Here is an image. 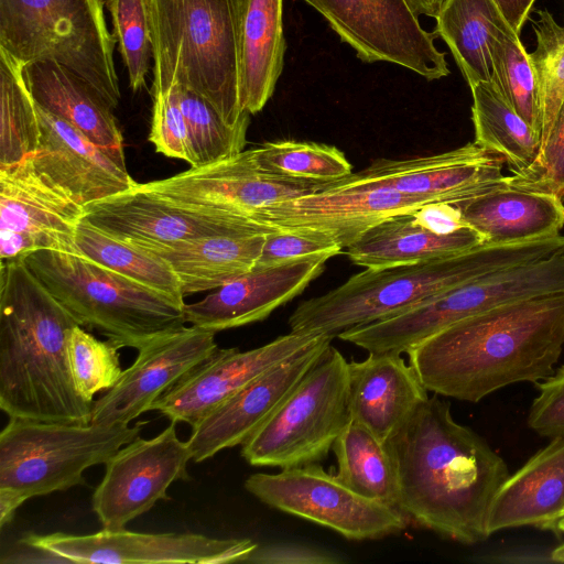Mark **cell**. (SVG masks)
<instances>
[{"instance_id":"obj_1","label":"cell","mask_w":564,"mask_h":564,"mask_svg":"<svg viewBox=\"0 0 564 564\" xmlns=\"http://www.w3.org/2000/svg\"><path fill=\"white\" fill-rule=\"evenodd\" d=\"M388 444L408 522L464 544L490 535V508L510 473L481 436L454 420L447 401L429 397Z\"/></svg>"},{"instance_id":"obj_2","label":"cell","mask_w":564,"mask_h":564,"mask_svg":"<svg viewBox=\"0 0 564 564\" xmlns=\"http://www.w3.org/2000/svg\"><path fill=\"white\" fill-rule=\"evenodd\" d=\"M564 346V293L534 296L468 316L406 355L429 392L478 402L555 372Z\"/></svg>"},{"instance_id":"obj_3","label":"cell","mask_w":564,"mask_h":564,"mask_svg":"<svg viewBox=\"0 0 564 564\" xmlns=\"http://www.w3.org/2000/svg\"><path fill=\"white\" fill-rule=\"evenodd\" d=\"M79 325L23 259L0 269V408L10 417L90 423L76 390L68 338Z\"/></svg>"},{"instance_id":"obj_4","label":"cell","mask_w":564,"mask_h":564,"mask_svg":"<svg viewBox=\"0 0 564 564\" xmlns=\"http://www.w3.org/2000/svg\"><path fill=\"white\" fill-rule=\"evenodd\" d=\"M564 251V236L511 245H480L421 262L365 268L329 292L302 302L289 317L291 332L337 336L398 315L492 271Z\"/></svg>"},{"instance_id":"obj_5","label":"cell","mask_w":564,"mask_h":564,"mask_svg":"<svg viewBox=\"0 0 564 564\" xmlns=\"http://www.w3.org/2000/svg\"><path fill=\"white\" fill-rule=\"evenodd\" d=\"M239 34L240 0H151L152 96L180 85L240 122Z\"/></svg>"},{"instance_id":"obj_6","label":"cell","mask_w":564,"mask_h":564,"mask_svg":"<svg viewBox=\"0 0 564 564\" xmlns=\"http://www.w3.org/2000/svg\"><path fill=\"white\" fill-rule=\"evenodd\" d=\"M29 269L80 326L97 329L117 347L141 348L185 326V303L75 252L40 250L23 258Z\"/></svg>"},{"instance_id":"obj_7","label":"cell","mask_w":564,"mask_h":564,"mask_svg":"<svg viewBox=\"0 0 564 564\" xmlns=\"http://www.w3.org/2000/svg\"><path fill=\"white\" fill-rule=\"evenodd\" d=\"M104 0H0V48L23 64L57 63L87 80L115 109L117 40Z\"/></svg>"},{"instance_id":"obj_8","label":"cell","mask_w":564,"mask_h":564,"mask_svg":"<svg viewBox=\"0 0 564 564\" xmlns=\"http://www.w3.org/2000/svg\"><path fill=\"white\" fill-rule=\"evenodd\" d=\"M145 423L102 425L10 417L0 433V488L29 499L84 485L83 473L106 464L139 437Z\"/></svg>"},{"instance_id":"obj_9","label":"cell","mask_w":564,"mask_h":564,"mask_svg":"<svg viewBox=\"0 0 564 564\" xmlns=\"http://www.w3.org/2000/svg\"><path fill=\"white\" fill-rule=\"evenodd\" d=\"M349 422L348 361L329 345L241 445V456L250 465L280 469L319 463Z\"/></svg>"},{"instance_id":"obj_10","label":"cell","mask_w":564,"mask_h":564,"mask_svg":"<svg viewBox=\"0 0 564 564\" xmlns=\"http://www.w3.org/2000/svg\"><path fill=\"white\" fill-rule=\"evenodd\" d=\"M564 293V251L489 272L371 326L382 351L406 354L443 328L508 303Z\"/></svg>"},{"instance_id":"obj_11","label":"cell","mask_w":564,"mask_h":564,"mask_svg":"<svg viewBox=\"0 0 564 564\" xmlns=\"http://www.w3.org/2000/svg\"><path fill=\"white\" fill-rule=\"evenodd\" d=\"M248 492L271 508L326 527L346 539H381L404 530L394 508L367 499L318 463L257 473L245 481Z\"/></svg>"},{"instance_id":"obj_12","label":"cell","mask_w":564,"mask_h":564,"mask_svg":"<svg viewBox=\"0 0 564 564\" xmlns=\"http://www.w3.org/2000/svg\"><path fill=\"white\" fill-rule=\"evenodd\" d=\"M366 63L388 62L427 80L449 74L445 54L434 44L406 0H304Z\"/></svg>"},{"instance_id":"obj_13","label":"cell","mask_w":564,"mask_h":564,"mask_svg":"<svg viewBox=\"0 0 564 564\" xmlns=\"http://www.w3.org/2000/svg\"><path fill=\"white\" fill-rule=\"evenodd\" d=\"M23 540L63 563H243L258 546L249 539H216L196 533H138L105 528L87 535L57 532L29 534Z\"/></svg>"},{"instance_id":"obj_14","label":"cell","mask_w":564,"mask_h":564,"mask_svg":"<svg viewBox=\"0 0 564 564\" xmlns=\"http://www.w3.org/2000/svg\"><path fill=\"white\" fill-rule=\"evenodd\" d=\"M85 207L41 174L31 158L0 169L1 262L40 250L74 252Z\"/></svg>"},{"instance_id":"obj_15","label":"cell","mask_w":564,"mask_h":564,"mask_svg":"<svg viewBox=\"0 0 564 564\" xmlns=\"http://www.w3.org/2000/svg\"><path fill=\"white\" fill-rule=\"evenodd\" d=\"M138 187L175 205L204 213H232L254 218L275 203L318 192L324 184L270 174L254 161L252 149Z\"/></svg>"},{"instance_id":"obj_16","label":"cell","mask_w":564,"mask_h":564,"mask_svg":"<svg viewBox=\"0 0 564 564\" xmlns=\"http://www.w3.org/2000/svg\"><path fill=\"white\" fill-rule=\"evenodd\" d=\"M189 459L187 442L178 438L175 422L153 438L137 437L122 446L105 464L104 478L93 495V510L102 527L124 529L159 500H167L172 482L188 479Z\"/></svg>"},{"instance_id":"obj_17","label":"cell","mask_w":564,"mask_h":564,"mask_svg":"<svg viewBox=\"0 0 564 564\" xmlns=\"http://www.w3.org/2000/svg\"><path fill=\"white\" fill-rule=\"evenodd\" d=\"M137 184L126 192L88 204L84 219L119 239L144 245L279 229L250 216L182 207L141 189Z\"/></svg>"},{"instance_id":"obj_18","label":"cell","mask_w":564,"mask_h":564,"mask_svg":"<svg viewBox=\"0 0 564 564\" xmlns=\"http://www.w3.org/2000/svg\"><path fill=\"white\" fill-rule=\"evenodd\" d=\"M217 350L215 332L195 325L154 338L138 349L133 364L94 402L90 423L129 424Z\"/></svg>"},{"instance_id":"obj_19","label":"cell","mask_w":564,"mask_h":564,"mask_svg":"<svg viewBox=\"0 0 564 564\" xmlns=\"http://www.w3.org/2000/svg\"><path fill=\"white\" fill-rule=\"evenodd\" d=\"M426 204L384 185L340 180L324 184L318 192L275 203L254 218L282 229L324 232L344 249L378 223Z\"/></svg>"},{"instance_id":"obj_20","label":"cell","mask_w":564,"mask_h":564,"mask_svg":"<svg viewBox=\"0 0 564 564\" xmlns=\"http://www.w3.org/2000/svg\"><path fill=\"white\" fill-rule=\"evenodd\" d=\"M505 163L503 156L470 142L433 155L378 159L343 180L384 185L427 203L457 204L507 184Z\"/></svg>"},{"instance_id":"obj_21","label":"cell","mask_w":564,"mask_h":564,"mask_svg":"<svg viewBox=\"0 0 564 564\" xmlns=\"http://www.w3.org/2000/svg\"><path fill=\"white\" fill-rule=\"evenodd\" d=\"M319 336L290 330L265 345L245 351L218 348L208 360L159 398L151 410L159 411L171 422H184L194 427L225 400Z\"/></svg>"},{"instance_id":"obj_22","label":"cell","mask_w":564,"mask_h":564,"mask_svg":"<svg viewBox=\"0 0 564 564\" xmlns=\"http://www.w3.org/2000/svg\"><path fill=\"white\" fill-rule=\"evenodd\" d=\"M321 335L311 345L249 382L194 427L187 441L194 462L242 445L275 411L332 341Z\"/></svg>"},{"instance_id":"obj_23","label":"cell","mask_w":564,"mask_h":564,"mask_svg":"<svg viewBox=\"0 0 564 564\" xmlns=\"http://www.w3.org/2000/svg\"><path fill=\"white\" fill-rule=\"evenodd\" d=\"M41 135L31 156L34 167L83 207L133 187L127 166L75 127L39 105Z\"/></svg>"},{"instance_id":"obj_24","label":"cell","mask_w":564,"mask_h":564,"mask_svg":"<svg viewBox=\"0 0 564 564\" xmlns=\"http://www.w3.org/2000/svg\"><path fill=\"white\" fill-rule=\"evenodd\" d=\"M325 262L254 267L200 301L185 304V321L215 333L260 322L302 293L323 272Z\"/></svg>"},{"instance_id":"obj_25","label":"cell","mask_w":564,"mask_h":564,"mask_svg":"<svg viewBox=\"0 0 564 564\" xmlns=\"http://www.w3.org/2000/svg\"><path fill=\"white\" fill-rule=\"evenodd\" d=\"M413 366L399 352H368L348 361L350 421L388 443L429 399Z\"/></svg>"},{"instance_id":"obj_26","label":"cell","mask_w":564,"mask_h":564,"mask_svg":"<svg viewBox=\"0 0 564 564\" xmlns=\"http://www.w3.org/2000/svg\"><path fill=\"white\" fill-rule=\"evenodd\" d=\"M456 205L465 225L480 235L484 245L551 238L564 227V202L560 196L510 182Z\"/></svg>"},{"instance_id":"obj_27","label":"cell","mask_w":564,"mask_h":564,"mask_svg":"<svg viewBox=\"0 0 564 564\" xmlns=\"http://www.w3.org/2000/svg\"><path fill=\"white\" fill-rule=\"evenodd\" d=\"M564 509V435L552 441L510 475L489 513L490 534L531 525L555 533Z\"/></svg>"},{"instance_id":"obj_28","label":"cell","mask_w":564,"mask_h":564,"mask_svg":"<svg viewBox=\"0 0 564 564\" xmlns=\"http://www.w3.org/2000/svg\"><path fill=\"white\" fill-rule=\"evenodd\" d=\"M23 75L36 105L75 127L126 166L123 137L113 109L87 80L53 62L26 64Z\"/></svg>"},{"instance_id":"obj_29","label":"cell","mask_w":564,"mask_h":564,"mask_svg":"<svg viewBox=\"0 0 564 564\" xmlns=\"http://www.w3.org/2000/svg\"><path fill=\"white\" fill-rule=\"evenodd\" d=\"M268 234L216 235L167 245L131 243L163 258L175 273L185 296L216 290L251 271Z\"/></svg>"},{"instance_id":"obj_30","label":"cell","mask_w":564,"mask_h":564,"mask_svg":"<svg viewBox=\"0 0 564 564\" xmlns=\"http://www.w3.org/2000/svg\"><path fill=\"white\" fill-rule=\"evenodd\" d=\"M480 245V235L467 226L437 234L420 224L411 212L370 227L346 248V254L357 265L377 269L445 257Z\"/></svg>"},{"instance_id":"obj_31","label":"cell","mask_w":564,"mask_h":564,"mask_svg":"<svg viewBox=\"0 0 564 564\" xmlns=\"http://www.w3.org/2000/svg\"><path fill=\"white\" fill-rule=\"evenodd\" d=\"M283 0H240L239 98L254 115L271 98L284 64Z\"/></svg>"},{"instance_id":"obj_32","label":"cell","mask_w":564,"mask_h":564,"mask_svg":"<svg viewBox=\"0 0 564 564\" xmlns=\"http://www.w3.org/2000/svg\"><path fill=\"white\" fill-rule=\"evenodd\" d=\"M433 31L449 47L469 87L490 82V48L501 34L514 33L494 0H446Z\"/></svg>"},{"instance_id":"obj_33","label":"cell","mask_w":564,"mask_h":564,"mask_svg":"<svg viewBox=\"0 0 564 564\" xmlns=\"http://www.w3.org/2000/svg\"><path fill=\"white\" fill-rule=\"evenodd\" d=\"M332 451L337 463L335 475L347 487L399 511L398 470L388 443L350 421Z\"/></svg>"},{"instance_id":"obj_34","label":"cell","mask_w":564,"mask_h":564,"mask_svg":"<svg viewBox=\"0 0 564 564\" xmlns=\"http://www.w3.org/2000/svg\"><path fill=\"white\" fill-rule=\"evenodd\" d=\"M477 145L506 160L512 174L530 169L541 150L540 135L502 98L491 82L470 86Z\"/></svg>"},{"instance_id":"obj_35","label":"cell","mask_w":564,"mask_h":564,"mask_svg":"<svg viewBox=\"0 0 564 564\" xmlns=\"http://www.w3.org/2000/svg\"><path fill=\"white\" fill-rule=\"evenodd\" d=\"M24 66L0 48V169L31 158L40 141L37 107L24 79Z\"/></svg>"},{"instance_id":"obj_36","label":"cell","mask_w":564,"mask_h":564,"mask_svg":"<svg viewBox=\"0 0 564 564\" xmlns=\"http://www.w3.org/2000/svg\"><path fill=\"white\" fill-rule=\"evenodd\" d=\"M74 252L149 288L180 300L184 297L175 273L163 258L119 239L84 218L76 229Z\"/></svg>"},{"instance_id":"obj_37","label":"cell","mask_w":564,"mask_h":564,"mask_svg":"<svg viewBox=\"0 0 564 564\" xmlns=\"http://www.w3.org/2000/svg\"><path fill=\"white\" fill-rule=\"evenodd\" d=\"M252 152L261 170L295 181L327 184L352 173L344 152L323 143L278 140L265 142Z\"/></svg>"},{"instance_id":"obj_38","label":"cell","mask_w":564,"mask_h":564,"mask_svg":"<svg viewBox=\"0 0 564 564\" xmlns=\"http://www.w3.org/2000/svg\"><path fill=\"white\" fill-rule=\"evenodd\" d=\"M490 82L512 109L540 135L542 116L536 75L516 33L496 37L490 48Z\"/></svg>"},{"instance_id":"obj_39","label":"cell","mask_w":564,"mask_h":564,"mask_svg":"<svg viewBox=\"0 0 564 564\" xmlns=\"http://www.w3.org/2000/svg\"><path fill=\"white\" fill-rule=\"evenodd\" d=\"M173 87L188 128L194 167L243 151L250 122L249 113L237 124H229L208 100L183 86Z\"/></svg>"},{"instance_id":"obj_40","label":"cell","mask_w":564,"mask_h":564,"mask_svg":"<svg viewBox=\"0 0 564 564\" xmlns=\"http://www.w3.org/2000/svg\"><path fill=\"white\" fill-rule=\"evenodd\" d=\"M536 14L539 19L533 22L536 47L529 55L539 86L542 147L564 99V25L547 10H538Z\"/></svg>"},{"instance_id":"obj_41","label":"cell","mask_w":564,"mask_h":564,"mask_svg":"<svg viewBox=\"0 0 564 564\" xmlns=\"http://www.w3.org/2000/svg\"><path fill=\"white\" fill-rule=\"evenodd\" d=\"M113 35L133 91L145 86L152 57L151 0H107Z\"/></svg>"},{"instance_id":"obj_42","label":"cell","mask_w":564,"mask_h":564,"mask_svg":"<svg viewBox=\"0 0 564 564\" xmlns=\"http://www.w3.org/2000/svg\"><path fill=\"white\" fill-rule=\"evenodd\" d=\"M119 347L110 340L102 341L75 326L68 338V359L74 384L78 393L94 402V395L109 390L122 375Z\"/></svg>"},{"instance_id":"obj_43","label":"cell","mask_w":564,"mask_h":564,"mask_svg":"<svg viewBox=\"0 0 564 564\" xmlns=\"http://www.w3.org/2000/svg\"><path fill=\"white\" fill-rule=\"evenodd\" d=\"M343 248L324 232L279 228L267 235L256 267H271L302 260H328Z\"/></svg>"},{"instance_id":"obj_44","label":"cell","mask_w":564,"mask_h":564,"mask_svg":"<svg viewBox=\"0 0 564 564\" xmlns=\"http://www.w3.org/2000/svg\"><path fill=\"white\" fill-rule=\"evenodd\" d=\"M509 177L512 185L553 193L564 202V99L534 164Z\"/></svg>"},{"instance_id":"obj_45","label":"cell","mask_w":564,"mask_h":564,"mask_svg":"<svg viewBox=\"0 0 564 564\" xmlns=\"http://www.w3.org/2000/svg\"><path fill=\"white\" fill-rule=\"evenodd\" d=\"M155 151L194 164L188 128L180 107L175 88L153 97V116L149 134Z\"/></svg>"},{"instance_id":"obj_46","label":"cell","mask_w":564,"mask_h":564,"mask_svg":"<svg viewBox=\"0 0 564 564\" xmlns=\"http://www.w3.org/2000/svg\"><path fill=\"white\" fill-rule=\"evenodd\" d=\"M535 386L539 394L530 406L528 425L545 437L564 435V365Z\"/></svg>"},{"instance_id":"obj_47","label":"cell","mask_w":564,"mask_h":564,"mask_svg":"<svg viewBox=\"0 0 564 564\" xmlns=\"http://www.w3.org/2000/svg\"><path fill=\"white\" fill-rule=\"evenodd\" d=\"M340 556L313 546L279 542L258 545L243 563L256 564H334L340 563Z\"/></svg>"},{"instance_id":"obj_48","label":"cell","mask_w":564,"mask_h":564,"mask_svg":"<svg viewBox=\"0 0 564 564\" xmlns=\"http://www.w3.org/2000/svg\"><path fill=\"white\" fill-rule=\"evenodd\" d=\"M412 214L425 228L437 234H451L466 227L456 204L430 203Z\"/></svg>"},{"instance_id":"obj_49","label":"cell","mask_w":564,"mask_h":564,"mask_svg":"<svg viewBox=\"0 0 564 564\" xmlns=\"http://www.w3.org/2000/svg\"><path fill=\"white\" fill-rule=\"evenodd\" d=\"M512 31L520 36L535 0H494Z\"/></svg>"},{"instance_id":"obj_50","label":"cell","mask_w":564,"mask_h":564,"mask_svg":"<svg viewBox=\"0 0 564 564\" xmlns=\"http://www.w3.org/2000/svg\"><path fill=\"white\" fill-rule=\"evenodd\" d=\"M28 500L20 492L9 489V488H0V527L3 529L7 524H9L18 508Z\"/></svg>"},{"instance_id":"obj_51","label":"cell","mask_w":564,"mask_h":564,"mask_svg":"<svg viewBox=\"0 0 564 564\" xmlns=\"http://www.w3.org/2000/svg\"><path fill=\"white\" fill-rule=\"evenodd\" d=\"M414 13L435 18L446 0H406Z\"/></svg>"},{"instance_id":"obj_52","label":"cell","mask_w":564,"mask_h":564,"mask_svg":"<svg viewBox=\"0 0 564 564\" xmlns=\"http://www.w3.org/2000/svg\"><path fill=\"white\" fill-rule=\"evenodd\" d=\"M550 556L553 562L564 563V542L553 549Z\"/></svg>"},{"instance_id":"obj_53","label":"cell","mask_w":564,"mask_h":564,"mask_svg":"<svg viewBox=\"0 0 564 564\" xmlns=\"http://www.w3.org/2000/svg\"><path fill=\"white\" fill-rule=\"evenodd\" d=\"M555 533L558 535L564 534V509L558 518Z\"/></svg>"}]
</instances>
